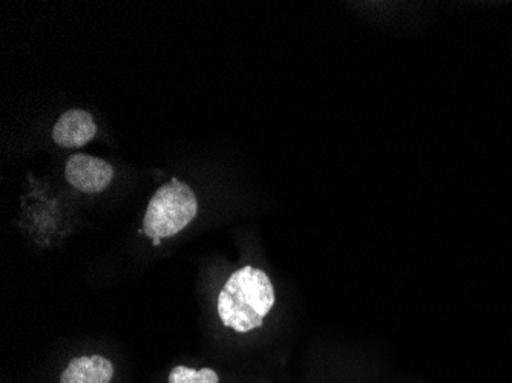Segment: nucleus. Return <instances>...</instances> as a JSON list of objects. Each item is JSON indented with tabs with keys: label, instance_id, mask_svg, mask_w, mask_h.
I'll list each match as a JSON object with an SVG mask.
<instances>
[{
	"label": "nucleus",
	"instance_id": "423d86ee",
	"mask_svg": "<svg viewBox=\"0 0 512 383\" xmlns=\"http://www.w3.org/2000/svg\"><path fill=\"white\" fill-rule=\"evenodd\" d=\"M220 377L215 373L214 370L209 368H203V370L197 371L194 368L175 367L174 370L169 373V383H218Z\"/></svg>",
	"mask_w": 512,
	"mask_h": 383
},
{
	"label": "nucleus",
	"instance_id": "7ed1b4c3",
	"mask_svg": "<svg viewBox=\"0 0 512 383\" xmlns=\"http://www.w3.org/2000/svg\"><path fill=\"white\" fill-rule=\"evenodd\" d=\"M65 177L71 186L83 194H99L111 184L114 167L102 158L77 154L69 158Z\"/></svg>",
	"mask_w": 512,
	"mask_h": 383
},
{
	"label": "nucleus",
	"instance_id": "20e7f679",
	"mask_svg": "<svg viewBox=\"0 0 512 383\" xmlns=\"http://www.w3.org/2000/svg\"><path fill=\"white\" fill-rule=\"evenodd\" d=\"M96 134L97 125L92 115L83 109H71L57 120L53 140L60 148H83Z\"/></svg>",
	"mask_w": 512,
	"mask_h": 383
},
{
	"label": "nucleus",
	"instance_id": "39448f33",
	"mask_svg": "<svg viewBox=\"0 0 512 383\" xmlns=\"http://www.w3.org/2000/svg\"><path fill=\"white\" fill-rule=\"evenodd\" d=\"M114 365L103 356L77 357L69 362L60 383H111Z\"/></svg>",
	"mask_w": 512,
	"mask_h": 383
},
{
	"label": "nucleus",
	"instance_id": "f03ea898",
	"mask_svg": "<svg viewBox=\"0 0 512 383\" xmlns=\"http://www.w3.org/2000/svg\"><path fill=\"white\" fill-rule=\"evenodd\" d=\"M198 201L194 190L184 181L172 178L157 189L143 218V230L155 244L186 229L197 217Z\"/></svg>",
	"mask_w": 512,
	"mask_h": 383
},
{
	"label": "nucleus",
	"instance_id": "f257e3e1",
	"mask_svg": "<svg viewBox=\"0 0 512 383\" xmlns=\"http://www.w3.org/2000/svg\"><path fill=\"white\" fill-rule=\"evenodd\" d=\"M275 304L272 281L252 266L232 273L218 296V315L226 327L249 333L260 328Z\"/></svg>",
	"mask_w": 512,
	"mask_h": 383
}]
</instances>
